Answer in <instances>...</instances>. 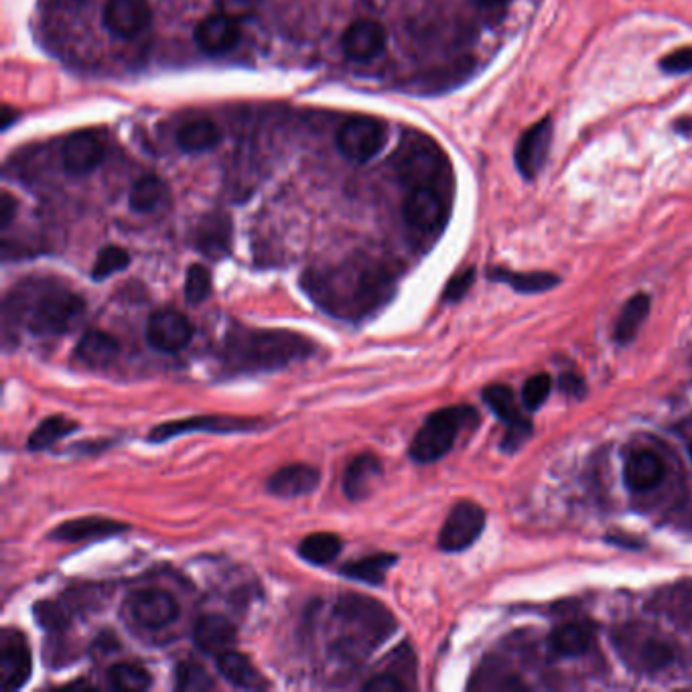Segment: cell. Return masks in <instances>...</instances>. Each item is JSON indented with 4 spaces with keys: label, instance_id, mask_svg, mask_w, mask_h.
I'll list each match as a JSON object with an SVG mask.
<instances>
[{
    "label": "cell",
    "instance_id": "9",
    "mask_svg": "<svg viewBox=\"0 0 692 692\" xmlns=\"http://www.w3.org/2000/svg\"><path fill=\"white\" fill-rule=\"evenodd\" d=\"M388 130L386 124L372 116H356L345 120L337 130V149L352 163H368L386 145Z\"/></svg>",
    "mask_w": 692,
    "mask_h": 692
},
{
    "label": "cell",
    "instance_id": "28",
    "mask_svg": "<svg viewBox=\"0 0 692 692\" xmlns=\"http://www.w3.org/2000/svg\"><path fill=\"white\" fill-rule=\"evenodd\" d=\"M197 250L207 258H224L232 246V222L226 216H207L195 234Z\"/></svg>",
    "mask_w": 692,
    "mask_h": 692
},
{
    "label": "cell",
    "instance_id": "37",
    "mask_svg": "<svg viewBox=\"0 0 692 692\" xmlns=\"http://www.w3.org/2000/svg\"><path fill=\"white\" fill-rule=\"evenodd\" d=\"M78 429V423L63 417V414H53V417H47L29 437V451H45L49 447H53L55 443H59L61 439H65L67 435H72Z\"/></svg>",
    "mask_w": 692,
    "mask_h": 692
},
{
    "label": "cell",
    "instance_id": "13",
    "mask_svg": "<svg viewBox=\"0 0 692 692\" xmlns=\"http://www.w3.org/2000/svg\"><path fill=\"white\" fill-rule=\"evenodd\" d=\"M486 528V512L471 500L457 502L441 532H439V548L443 552H461L467 550Z\"/></svg>",
    "mask_w": 692,
    "mask_h": 692
},
{
    "label": "cell",
    "instance_id": "2",
    "mask_svg": "<svg viewBox=\"0 0 692 692\" xmlns=\"http://www.w3.org/2000/svg\"><path fill=\"white\" fill-rule=\"evenodd\" d=\"M86 313V301L51 279H29L17 285L3 303V335L9 348L19 333L57 337L76 329Z\"/></svg>",
    "mask_w": 692,
    "mask_h": 692
},
{
    "label": "cell",
    "instance_id": "24",
    "mask_svg": "<svg viewBox=\"0 0 692 692\" xmlns=\"http://www.w3.org/2000/svg\"><path fill=\"white\" fill-rule=\"evenodd\" d=\"M595 642V626L591 621L575 619L555 628L548 636V650L557 658H577L591 650Z\"/></svg>",
    "mask_w": 692,
    "mask_h": 692
},
{
    "label": "cell",
    "instance_id": "48",
    "mask_svg": "<svg viewBox=\"0 0 692 692\" xmlns=\"http://www.w3.org/2000/svg\"><path fill=\"white\" fill-rule=\"evenodd\" d=\"M218 7H220V13H226L234 19H240L252 11L254 0H218Z\"/></svg>",
    "mask_w": 692,
    "mask_h": 692
},
{
    "label": "cell",
    "instance_id": "52",
    "mask_svg": "<svg viewBox=\"0 0 692 692\" xmlns=\"http://www.w3.org/2000/svg\"><path fill=\"white\" fill-rule=\"evenodd\" d=\"M473 3H477L483 9H498V7H504L508 0H473Z\"/></svg>",
    "mask_w": 692,
    "mask_h": 692
},
{
    "label": "cell",
    "instance_id": "47",
    "mask_svg": "<svg viewBox=\"0 0 692 692\" xmlns=\"http://www.w3.org/2000/svg\"><path fill=\"white\" fill-rule=\"evenodd\" d=\"M362 688L370 692H402V690H408V684L396 674H392L390 670H382L374 674L372 678H368Z\"/></svg>",
    "mask_w": 692,
    "mask_h": 692
},
{
    "label": "cell",
    "instance_id": "18",
    "mask_svg": "<svg viewBox=\"0 0 692 692\" xmlns=\"http://www.w3.org/2000/svg\"><path fill=\"white\" fill-rule=\"evenodd\" d=\"M104 157H106V149L102 141L94 132H88V130L69 136L61 151L65 171L78 177L96 171L102 165Z\"/></svg>",
    "mask_w": 692,
    "mask_h": 692
},
{
    "label": "cell",
    "instance_id": "35",
    "mask_svg": "<svg viewBox=\"0 0 692 692\" xmlns=\"http://www.w3.org/2000/svg\"><path fill=\"white\" fill-rule=\"evenodd\" d=\"M396 561L398 557L390 555V552H376V555L348 563L339 573L366 585H382L386 573L396 565Z\"/></svg>",
    "mask_w": 692,
    "mask_h": 692
},
{
    "label": "cell",
    "instance_id": "25",
    "mask_svg": "<svg viewBox=\"0 0 692 692\" xmlns=\"http://www.w3.org/2000/svg\"><path fill=\"white\" fill-rule=\"evenodd\" d=\"M343 51L350 59L370 61L386 47V29L378 21H356L343 33Z\"/></svg>",
    "mask_w": 692,
    "mask_h": 692
},
{
    "label": "cell",
    "instance_id": "26",
    "mask_svg": "<svg viewBox=\"0 0 692 692\" xmlns=\"http://www.w3.org/2000/svg\"><path fill=\"white\" fill-rule=\"evenodd\" d=\"M666 477V465L654 451H636L628 457L624 479L630 492L646 494L658 488Z\"/></svg>",
    "mask_w": 692,
    "mask_h": 692
},
{
    "label": "cell",
    "instance_id": "22",
    "mask_svg": "<svg viewBox=\"0 0 692 692\" xmlns=\"http://www.w3.org/2000/svg\"><path fill=\"white\" fill-rule=\"evenodd\" d=\"M382 479V461L372 453H362L350 461L343 471L341 490L350 502L368 500Z\"/></svg>",
    "mask_w": 692,
    "mask_h": 692
},
{
    "label": "cell",
    "instance_id": "53",
    "mask_svg": "<svg viewBox=\"0 0 692 692\" xmlns=\"http://www.w3.org/2000/svg\"><path fill=\"white\" fill-rule=\"evenodd\" d=\"M674 128H676L678 132H682V134H692V120H690V118H680V120L674 124Z\"/></svg>",
    "mask_w": 692,
    "mask_h": 692
},
{
    "label": "cell",
    "instance_id": "54",
    "mask_svg": "<svg viewBox=\"0 0 692 692\" xmlns=\"http://www.w3.org/2000/svg\"><path fill=\"white\" fill-rule=\"evenodd\" d=\"M690 457H692V445H690Z\"/></svg>",
    "mask_w": 692,
    "mask_h": 692
},
{
    "label": "cell",
    "instance_id": "12",
    "mask_svg": "<svg viewBox=\"0 0 692 692\" xmlns=\"http://www.w3.org/2000/svg\"><path fill=\"white\" fill-rule=\"evenodd\" d=\"M258 427H262V423L258 419L222 417V414H212L210 417V414H205V417H191V419H183V421L161 423L151 431L149 441L151 443H165L169 439L197 433V431L216 433V435H234V433L256 431Z\"/></svg>",
    "mask_w": 692,
    "mask_h": 692
},
{
    "label": "cell",
    "instance_id": "11",
    "mask_svg": "<svg viewBox=\"0 0 692 692\" xmlns=\"http://www.w3.org/2000/svg\"><path fill=\"white\" fill-rule=\"evenodd\" d=\"M124 613L136 626L147 630H161L171 626L179 617V605L173 595L163 589H141L126 597Z\"/></svg>",
    "mask_w": 692,
    "mask_h": 692
},
{
    "label": "cell",
    "instance_id": "1",
    "mask_svg": "<svg viewBox=\"0 0 692 692\" xmlns=\"http://www.w3.org/2000/svg\"><path fill=\"white\" fill-rule=\"evenodd\" d=\"M303 289L331 317L360 321L392 299L394 274L380 262H345L309 270L303 276Z\"/></svg>",
    "mask_w": 692,
    "mask_h": 692
},
{
    "label": "cell",
    "instance_id": "30",
    "mask_svg": "<svg viewBox=\"0 0 692 692\" xmlns=\"http://www.w3.org/2000/svg\"><path fill=\"white\" fill-rule=\"evenodd\" d=\"M650 607L654 613L668 617L676 624H690L692 621V581H682L654 595Z\"/></svg>",
    "mask_w": 692,
    "mask_h": 692
},
{
    "label": "cell",
    "instance_id": "6",
    "mask_svg": "<svg viewBox=\"0 0 692 692\" xmlns=\"http://www.w3.org/2000/svg\"><path fill=\"white\" fill-rule=\"evenodd\" d=\"M477 423V412L471 406H449L433 412L410 443V459L421 465L445 457L461 431Z\"/></svg>",
    "mask_w": 692,
    "mask_h": 692
},
{
    "label": "cell",
    "instance_id": "27",
    "mask_svg": "<svg viewBox=\"0 0 692 692\" xmlns=\"http://www.w3.org/2000/svg\"><path fill=\"white\" fill-rule=\"evenodd\" d=\"M120 354V343L114 335L100 331V329H90L82 335V339L76 345V358L94 370L108 368Z\"/></svg>",
    "mask_w": 692,
    "mask_h": 692
},
{
    "label": "cell",
    "instance_id": "15",
    "mask_svg": "<svg viewBox=\"0 0 692 692\" xmlns=\"http://www.w3.org/2000/svg\"><path fill=\"white\" fill-rule=\"evenodd\" d=\"M193 339V325L175 309H159L147 321V341L153 350L177 354Z\"/></svg>",
    "mask_w": 692,
    "mask_h": 692
},
{
    "label": "cell",
    "instance_id": "5",
    "mask_svg": "<svg viewBox=\"0 0 692 692\" xmlns=\"http://www.w3.org/2000/svg\"><path fill=\"white\" fill-rule=\"evenodd\" d=\"M613 650L632 672L652 676L664 672L678 660V646L664 632L630 621L613 630Z\"/></svg>",
    "mask_w": 692,
    "mask_h": 692
},
{
    "label": "cell",
    "instance_id": "46",
    "mask_svg": "<svg viewBox=\"0 0 692 692\" xmlns=\"http://www.w3.org/2000/svg\"><path fill=\"white\" fill-rule=\"evenodd\" d=\"M473 281H475V270L473 268L461 270L459 274H455L453 279L447 283L445 293H443V301H447V303L461 301L469 293Z\"/></svg>",
    "mask_w": 692,
    "mask_h": 692
},
{
    "label": "cell",
    "instance_id": "16",
    "mask_svg": "<svg viewBox=\"0 0 692 692\" xmlns=\"http://www.w3.org/2000/svg\"><path fill=\"white\" fill-rule=\"evenodd\" d=\"M149 0H108L104 7L106 29L122 39H132L151 27Z\"/></svg>",
    "mask_w": 692,
    "mask_h": 692
},
{
    "label": "cell",
    "instance_id": "4",
    "mask_svg": "<svg viewBox=\"0 0 692 692\" xmlns=\"http://www.w3.org/2000/svg\"><path fill=\"white\" fill-rule=\"evenodd\" d=\"M315 354V343L287 329L236 327L224 343V366L234 374L272 372L303 362Z\"/></svg>",
    "mask_w": 692,
    "mask_h": 692
},
{
    "label": "cell",
    "instance_id": "10",
    "mask_svg": "<svg viewBox=\"0 0 692 692\" xmlns=\"http://www.w3.org/2000/svg\"><path fill=\"white\" fill-rule=\"evenodd\" d=\"M483 402H486L496 417L506 423V437L502 441V447L506 451H518L532 435V423L522 412L514 392L508 386L492 384L481 392Z\"/></svg>",
    "mask_w": 692,
    "mask_h": 692
},
{
    "label": "cell",
    "instance_id": "50",
    "mask_svg": "<svg viewBox=\"0 0 692 692\" xmlns=\"http://www.w3.org/2000/svg\"><path fill=\"white\" fill-rule=\"evenodd\" d=\"M561 390H563V394H567V396H571V398H583L585 396V392H587V386H585V382L577 376V374H573V372H567V374H563L561 376Z\"/></svg>",
    "mask_w": 692,
    "mask_h": 692
},
{
    "label": "cell",
    "instance_id": "49",
    "mask_svg": "<svg viewBox=\"0 0 692 692\" xmlns=\"http://www.w3.org/2000/svg\"><path fill=\"white\" fill-rule=\"evenodd\" d=\"M15 214H17V201L9 191H5L3 195H0V228L7 230L11 222L15 220Z\"/></svg>",
    "mask_w": 692,
    "mask_h": 692
},
{
    "label": "cell",
    "instance_id": "21",
    "mask_svg": "<svg viewBox=\"0 0 692 692\" xmlns=\"http://www.w3.org/2000/svg\"><path fill=\"white\" fill-rule=\"evenodd\" d=\"M130 530L128 524L104 518V516H84L67 520L59 526H55L49 534L55 542H88V540H104L116 534H122Z\"/></svg>",
    "mask_w": 692,
    "mask_h": 692
},
{
    "label": "cell",
    "instance_id": "42",
    "mask_svg": "<svg viewBox=\"0 0 692 692\" xmlns=\"http://www.w3.org/2000/svg\"><path fill=\"white\" fill-rule=\"evenodd\" d=\"M212 295V276L210 270L201 264H193L185 276V299L189 305H201Z\"/></svg>",
    "mask_w": 692,
    "mask_h": 692
},
{
    "label": "cell",
    "instance_id": "20",
    "mask_svg": "<svg viewBox=\"0 0 692 692\" xmlns=\"http://www.w3.org/2000/svg\"><path fill=\"white\" fill-rule=\"evenodd\" d=\"M321 473L313 465L305 463H295V465H285L279 471H274L268 477L266 488L272 496L276 498H301L309 496L319 488Z\"/></svg>",
    "mask_w": 692,
    "mask_h": 692
},
{
    "label": "cell",
    "instance_id": "45",
    "mask_svg": "<svg viewBox=\"0 0 692 692\" xmlns=\"http://www.w3.org/2000/svg\"><path fill=\"white\" fill-rule=\"evenodd\" d=\"M660 69L668 76H682L692 72V47H684L662 57Z\"/></svg>",
    "mask_w": 692,
    "mask_h": 692
},
{
    "label": "cell",
    "instance_id": "39",
    "mask_svg": "<svg viewBox=\"0 0 692 692\" xmlns=\"http://www.w3.org/2000/svg\"><path fill=\"white\" fill-rule=\"evenodd\" d=\"M108 680L116 690H124V692H141L151 688L153 684V676L147 668L138 664H128V662L110 666Z\"/></svg>",
    "mask_w": 692,
    "mask_h": 692
},
{
    "label": "cell",
    "instance_id": "23",
    "mask_svg": "<svg viewBox=\"0 0 692 692\" xmlns=\"http://www.w3.org/2000/svg\"><path fill=\"white\" fill-rule=\"evenodd\" d=\"M238 632L224 615H203L193 626V642L203 654L220 656L234 648Z\"/></svg>",
    "mask_w": 692,
    "mask_h": 692
},
{
    "label": "cell",
    "instance_id": "51",
    "mask_svg": "<svg viewBox=\"0 0 692 692\" xmlns=\"http://www.w3.org/2000/svg\"><path fill=\"white\" fill-rule=\"evenodd\" d=\"M17 120H19V112L13 110L11 106H5V110H3V130H9L11 124L17 122Z\"/></svg>",
    "mask_w": 692,
    "mask_h": 692
},
{
    "label": "cell",
    "instance_id": "14",
    "mask_svg": "<svg viewBox=\"0 0 692 692\" xmlns=\"http://www.w3.org/2000/svg\"><path fill=\"white\" fill-rule=\"evenodd\" d=\"M33 672V656L23 632L5 628L0 632V688L5 692L19 690Z\"/></svg>",
    "mask_w": 692,
    "mask_h": 692
},
{
    "label": "cell",
    "instance_id": "41",
    "mask_svg": "<svg viewBox=\"0 0 692 692\" xmlns=\"http://www.w3.org/2000/svg\"><path fill=\"white\" fill-rule=\"evenodd\" d=\"M35 617L45 630L59 632L69 626V619H72V609L65 605V601H41L35 605Z\"/></svg>",
    "mask_w": 692,
    "mask_h": 692
},
{
    "label": "cell",
    "instance_id": "44",
    "mask_svg": "<svg viewBox=\"0 0 692 692\" xmlns=\"http://www.w3.org/2000/svg\"><path fill=\"white\" fill-rule=\"evenodd\" d=\"M550 390H552L550 376L544 372L534 374L532 378H528V382L522 388V406L528 412L538 410L546 402V398L550 396Z\"/></svg>",
    "mask_w": 692,
    "mask_h": 692
},
{
    "label": "cell",
    "instance_id": "3",
    "mask_svg": "<svg viewBox=\"0 0 692 692\" xmlns=\"http://www.w3.org/2000/svg\"><path fill=\"white\" fill-rule=\"evenodd\" d=\"M394 632L396 619L386 605L366 595L345 593L331 607L329 654L341 664L358 666Z\"/></svg>",
    "mask_w": 692,
    "mask_h": 692
},
{
    "label": "cell",
    "instance_id": "34",
    "mask_svg": "<svg viewBox=\"0 0 692 692\" xmlns=\"http://www.w3.org/2000/svg\"><path fill=\"white\" fill-rule=\"evenodd\" d=\"M650 315V297L646 293H638L634 295L624 309H621L615 329H613V337L619 345H626L630 341L636 339L640 327L644 325V321Z\"/></svg>",
    "mask_w": 692,
    "mask_h": 692
},
{
    "label": "cell",
    "instance_id": "33",
    "mask_svg": "<svg viewBox=\"0 0 692 692\" xmlns=\"http://www.w3.org/2000/svg\"><path fill=\"white\" fill-rule=\"evenodd\" d=\"M222 141V130L212 120H191L177 132V145L187 153H203L218 147Z\"/></svg>",
    "mask_w": 692,
    "mask_h": 692
},
{
    "label": "cell",
    "instance_id": "7",
    "mask_svg": "<svg viewBox=\"0 0 692 692\" xmlns=\"http://www.w3.org/2000/svg\"><path fill=\"white\" fill-rule=\"evenodd\" d=\"M392 163L398 179L410 189L421 185H441L449 171L443 151L421 132H408L402 138V145Z\"/></svg>",
    "mask_w": 692,
    "mask_h": 692
},
{
    "label": "cell",
    "instance_id": "31",
    "mask_svg": "<svg viewBox=\"0 0 692 692\" xmlns=\"http://www.w3.org/2000/svg\"><path fill=\"white\" fill-rule=\"evenodd\" d=\"M488 276L496 283H504L522 295H536L555 289L561 279L552 272H514L506 268H492Z\"/></svg>",
    "mask_w": 692,
    "mask_h": 692
},
{
    "label": "cell",
    "instance_id": "43",
    "mask_svg": "<svg viewBox=\"0 0 692 692\" xmlns=\"http://www.w3.org/2000/svg\"><path fill=\"white\" fill-rule=\"evenodd\" d=\"M130 264V254L120 248V246H106L100 250L94 268H92V279L94 281H104L114 272L124 270Z\"/></svg>",
    "mask_w": 692,
    "mask_h": 692
},
{
    "label": "cell",
    "instance_id": "32",
    "mask_svg": "<svg viewBox=\"0 0 692 692\" xmlns=\"http://www.w3.org/2000/svg\"><path fill=\"white\" fill-rule=\"evenodd\" d=\"M167 197H169L167 183L159 175L147 173L134 181L128 201L136 214H151L159 210Z\"/></svg>",
    "mask_w": 692,
    "mask_h": 692
},
{
    "label": "cell",
    "instance_id": "38",
    "mask_svg": "<svg viewBox=\"0 0 692 692\" xmlns=\"http://www.w3.org/2000/svg\"><path fill=\"white\" fill-rule=\"evenodd\" d=\"M526 684L520 682L514 674H510L502 662H496L488 658L483 666L475 672V676L469 682V688L477 690H508V688H524Z\"/></svg>",
    "mask_w": 692,
    "mask_h": 692
},
{
    "label": "cell",
    "instance_id": "19",
    "mask_svg": "<svg viewBox=\"0 0 692 692\" xmlns=\"http://www.w3.org/2000/svg\"><path fill=\"white\" fill-rule=\"evenodd\" d=\"M240 39H242V29L238 19L226 13H216V15L205 17L195 27L197 47L210 55H220L234 49L240 43Z\"/></svg>",
    "mask_w": 692,
    "mask_h": 692
},
{
    "label": "cell",
    "instance_id": "29",
    "mask_svg": "<svg viewBox=\"0 0 692 692\" xmlns=\"http://www.w3.org/2000/svg\"><path fill=\"white\" fill-rule=\"evenodd\" d=\"M218 672L236 688H246V690H260L268 686V680L264 674L250 662L248 656L228 650L218 656L216 660Z\"/></svg>",
    "mask_w": 692,
    "mask_h": 692
},
{
    "label": "cell",
    "instance_id": "8",
    "mask_svg": "<svg viewBox=\"0 0 692 692\" xmlns=\"http://www.w3.org/2000/svg\"><path fill=\"white\" fill-rule=\"evenodd\" d=\"M402 216L414 232L439 234L449 218V197L441 185L412 187L404 199Z\"/></svg>",
    "mask_w": 692,
    "mask_h": 692
},
{
    "label": "cell",
    "instance_id": "40",
    "mask_svg": "<svg viewBox=\"0 0 692 692\" xmlns=\"http://www.w3.org/2000/svg\"><path fill=\"white\" fill-rule=\"evenodd\" d=\"M216 686L212 674L207 672L199 662L183 660L175 668V688L183 692H201L212 690Z\"/></svg>",
    "mask_w": 692,
    "mask_h": 692
},
{
    "label": "cell",
    "instance_id": "17",
    "mask_svg": "<svg viewBox=\"0 0 692 692\" xmlns=\"http://www.w3.org/2000/svg\"><path fill=\"white\" fill-rule=\"evenodd\" d=\"M550 145H552L550 118H542L540 122H536L522 134L514 153V161L522 177L534 179L542 171L550 153Z\"/></svg>",
    "mask_w": 692,
    "mask_h": 692
},
{
    "label": "cell",
    "instance_id": "36",
    "mask_svg": "<svg viewBox=\"0 0 692 692\" xmlns=\"http://www.w3.org/2000/svg\"><path fill=\"white\" fill-rule=\"evenodd\" d=\"M341 548H343V542H341V538L337 534L315 532V534H309V536H305L301 540L299 557L303 561H307L309 565L325 567V565L333 563L339 557Z\"/></svg>",
    "mask_w": 692,
    "mask_h": 692
}]
</instances>
